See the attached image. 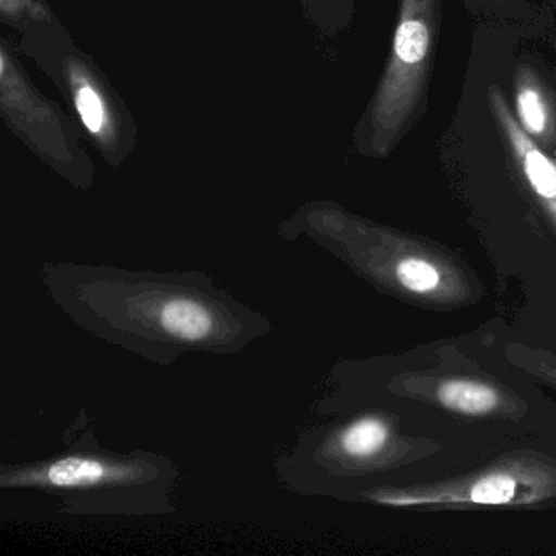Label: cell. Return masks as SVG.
Returning <instances> with one entry per match:
<instances>
[{"label":"cell","instance_id":"1","mask_svg":"<svg viewBox=\"0 0 556 556\" xmlns=\"http://www.w3.org/2000/svg\"><path fill=\"white\" fill-rule=\"evenodd\" d=\"M40 281L80 330L157 366L194 353L233 356L273 331L268 315L243 304L201 269L138 271L47 262Z\"/></svg>","mask_w":556,"mask_h":556},{"label":"cell","instance_id":"2","mask_svg":"<svg viewBox=\"0 0 556 556\" xmlns=\"http://www.w3.org/2000/svg\"><path fill=\"white\" fill-rule=\"evenodd\" d=\"M180 468L161 452L103 447L86 409L47 457L2 464L0 488L37 493L76 517H164L177 510Z\"/></svg>","mask_w":556,"mask_h":556},{"label":"cell","instance_id":"3","mask_svg":"<svg viewBox=\"0 0 556 556\" xmlns=\"http://www.w3.org/2000/svg\"><path fill=\"white\" fill-rule=\"evenodd\" d=\"M276 233L286 242L315 243L383 294L402 301L455 308L478 299L473 276L447 249L333 200L305 201L278 224Z\"/></svg>","mask_w":556,"mask_h":556},{"label":"cell","instance_id":"4","mask_svg":"<svg viewBox=\"0 0 556 556\" xmlns=\"http://www.w3.org/2000/svg\"><path fill=\"white\" fill-rule=\"evenodd\" d=\"M438 445L408 438L383 409L305 428L275 462L278 483L299 496H330L334 484L382 473L435 454Z\"/></svg>","mask_w":556,"mask_h":556},{"label":"cell","instance_id":"5","mask_svg":"<svg viewBox=\"0 0 556 556\" xmlns=\"http://www.w3.org/2000/svg\"><path fill=\"white\" fill-rule=\"evenodd\" d=\"M399 17L382 76L359 122L353 146L366 159H387L422 113L441 30V0H399Z\"/></svg>","mask_w":556,"mask_h":556},{"label":"cell","instance_id":"6","mask_svg":"<svg viewBox=\"0 0 556 556\" xmlns=\"http://www.w3.org/2000/svg\"><path fill=\"white\" fill-rule=\"evenodd\" d=\"M15 45L56 87L97 155L118 170L136 151L139 126L96 58L76 43L63 22L18 35Z\"/></svg>","mask_w":556,"mask_h":556},{"label":"cell","instance_id":"7","mask_svg":"<svg viewBox=\"0 0 556 556\" xmlns=\"http://www.w3.org/2000/svg\"><path fill=\"white\" fill-rule=\"evenodd\" d=\"M17 45L0 40V116L14 138L41 164L76 190L87 191L97 180L92 155L83 142V129L70 110L45 96L21 61Z\"/></svg>","mask_w":556,"mask_h":556},{"label":"cell","instance_id":"8","mask_svg":"<svg viewBox=\"0 0 556 556\" xmlns=\"http://www.w3.org/2000/svg\"><path fill=\"white\" fill-rule=\"evenodd\" d=\"M361 500L383 507L532 506L556 497V462L510 455L481 470L412 486H370Z\"/></svg>","mask_w":556,"mask_h":556},{"label":"cell","instance_id":"9","mask_svg":"<svg viewBox=\"0 0 556 556\" xmlns=\"http://www.w3.org/2000/svg\"><path fill=\"white\" fill-rule=\"evenodd\" d=\"M387 390L393 395L470 418L517 419L526 412V405L516 393L481 377L406 372L393 377Z\"/></svg>","mask_w":556,"mask_h":556},{"label":"cell","instance_id":"10","mask_svg":"<svg viewBox=\"0 0 556 556\" xmlns=\"http://www.w3.org/2000/svg\"><path fill=\"white\" fill-rule=\"evenodd\" d=\"M488 109L504 142L516 178L556 233V157L536 144L517 123L513 106L496 84L486 87Z\"/></svg>","mask_w":556,"mask_h":556},{"label":"cell","instance_id":"11","mask_svg":"<svg viewBox=\"0 0 556 556\" xmlns=\"http://www.w3.org/2000/svg\"><path fill=\"white\" fill-rule=\"evenodd\" d=\"M510 106L520 128L556 157V93L530 64H520L514 73Z\"/></svg>","mask_w":556,"mask_h":556},{"label":"cell","instance_id":"12","mask_svg":"<svg viewBox=\"0 0 556 556\" xmlns=\"http://www.w3.org/2000/svg\"><path fill=\"white\" fill-rule=\"evenodd\" d=\"M305 22L324 38H337L353 24L356 0H299Z\"/></svg>","mask_w":556,"mask_h":556},{"label":"cell","instance_id":"13","mask_svg":"<svg viewBox=\"0 0 556 556\" xmlns=\"http://www.w3.org/2000/svg\"><path fill=\"white\" fill-rule=\"evenodd\" d=\"M0 22L9 30L24 35L61 21L48 0H0Z\"/></svg>","mask_w":556,"mask_h":556},{"label":"cell","instance_id":"14","mask_svg":"<svg viewBox=\"0 0 556 556\" xmlns=\"http://www.w3.org/2000/svg\"><path fill=\"white\" fill-rule=\"evenodd\" d=\"M507 357L510 364L556 390V354L522 344H510Z\"/></svg>","mask_w":556,"mask_h":556},{"label":"cell","instance_id":"15","mask_svg":"<svg viewBox=\"0 0 556 556\" xmlns=\"http://www.w3.org/2000/svg\"><path fill=\"white\" fill-rule=\"evenodd\" d=\"M480 11L500 18H517L523 14L526 0H473Z\"/></svg>","mask_w":556,"mask_h":556}]
</instances>
